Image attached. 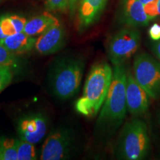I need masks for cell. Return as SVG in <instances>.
I'll return each instance as SVG.
<instances>
[{
  "label": "cell",
  "instance_id": "1",
  "mask_svg": "<svg viewBox=\"0 0 160 160\" xmlns=\"http://www.w3.org/2000/svg\"><path fill=\"white\" fill-rule=\"evenodd\" d=\"M111 86L97 122L100 133L109 134L120 127L128 111L126 102V81L128 69L125 64L113 65Z\"/></svg>",
  "mask_w": 160,
  "mask_h": 160
},
{
  "label": "cell",
  "instance_id": "2",
  "mask_svg": "<svg viewBox=\"0 0 160 160\" xmlns=\"http://www.w3.org/2000/svg\"><path fill=\"white\" fill-rule=\"evenodd\" d=\"M83 58L65 55L52 63L48 80L52 94L60 100H68L79 92L85 71Z\"/></svg>",
  "mask_w": 160,
  "mask_h": 160
},
{
  "label": "cell",
  "instance_id": "3",
  "mask_svg": "<svg viewBox=\"0 0 160 160\" xmlns=\"http://www.w3.org/2000/svg\"><path fill=\"white\" fill-rule=\"evenodd\" d=\"M112 77L113 68L108 63L95 64L86 79L82 95L75 104L77 112L86 117H95L105 102Z\"/></svg>",
  "mask_w": 160,
  "mask_h": 160
},
{
  "label": "cell",
  "instance_id": "4",
  "mask_svg": "<svg viewBox=\"0 0 160 160\" xmlns=\"http://www.w3.org/2000/svg\"><path fill=\"white\" fill-rule=\"evenodd\" d=\"M151 148L148 129L142 119L134 117L125 124L117 145L118 159L142 160L148 155Z\"/></svg>",
  "mask_w": 160,
  "mask_h": 160
},
{
  "label": "cell",
  "instance_id": "5",
  "mask_svg": "<svg viewBox=\"0 0 160 160\" xmlns=\"http://www.w3.org/2000/svg\"><path fill=\"white\" fill-rule=\"evenodd\" d=\"M77 138L74 130L68 127L56 128L50 132L42 148L40 159H69L77 148Z\"/></svg>",
  "mask_w": 160,
  "mask_h": 160
},
{
  "label": "cell",
  "instance_id": "6",
  "mask_svg": "<svg viewBox=\"0 0 160 160\" xmlns=\"http://www.w3.org/2000/svg\"><path fill=\"white\" fill-rule=\"evenodd\" d=\"M141 34L136 27L126 26L112 35L107 44V53L112 65L125 64L139 49Z\"/></svg>",
  "mask_w": 160,
  "mask_h": 160
},
{
  "label": "cell",
  "instance_id": "7",
  "mask_svg": "<svg viewBox=\"0 0 160 160\" xmlns=\"http://www.w3.org/2000/svg\"><path fill=\"white\" fill-rule=\"evenodd\" d=\"M133 75L151 99H160V62L147 53L137 55L133 60Z\"/></svg>",
  "mask_w": 160,
  "mask_h": 160
},
{
  "label": "cell",
  "instance_id": "8",
  "mask_svg": "<svg viewBox=\"0 0 160 160\" xmlns=\"http://www.w3.org/2000/svg\"><path fill=\"white\" fill-rule=\"evenodd\" d=\"M48 130V119L41 113H34L20 117L17 131L20 139L37 144L45 137Z\"/></svg>",
  "mask_w": 160,
  "mask_h": 160
},
{
  "label": "cell",
  "instance_id": "9",
  "mask_svg": "<svg viewBox=\"0 0 160 160\" xmlns=\"http://www.w3.org/2000/svg\"><path fill=\"white\" fill-rule=\"evenodd\" d=\"M150 96L128 70L126 81V102L128 111L133 117H142L148 113L150 108Z\"/></svg>",
  "mask_w": 160,
  "mask_h": 160
},
{
  "label": "cell",
  "instance_id": "10",
  "mask_svg": "<svg viewBox=\"0 0 160 160\" xmlns=\"http://www.w3.org/2000/svg\"><path fill=\"white\" fill-rule=\"evenodd\" d=\"M65 44L66 32L58 22L37 38L34 50L41 55H51L60 51Z\"/></svg>",
  "mask_w": 160,
  "mask_h": 160
},
{
  "label": "cell",
  "instance_id": "11",
  "mask_svg": "<svg viewBox=\"0 0 160 160\" xmlns=\"http://www.w3.org/2000/svg\"><path fill=\"white\" fill-rule=\"evenodd\" d=\"M120 19L126 26L136 28L148 25L151 21L139 0H122Z\"/></svg>",
  "mask_w": 160,
  "mask_h": 160
},
{
  "label": "cell",
  "instance_id": "12",
  "mask_svg": "<svg viewBox=\"0 0 160 160\" xmlns=\"http://www.w3.org/2000/svg\"><path fill=\"white\" fill-rule=\"evenodd\" d=\"M107 2L108 0H81L78 11L80 30L88 28L97 21Z\"/></svg>",
  "mask_w": 160,
  "mask_h": 160
},
{
  "label": "cell",
  "instance_id": "13",
  "mask_svg": "<svg viewBox=\"0 0 160 160\" xmlns=\"http://www.w3.org/2000/svg\"><path fill=\"white\" fill-rule=\"evenodd\" d=\"M37 38L27 35L24 32L9 36L5 39L0 40V43L2 44L10 51L14 54L27 53L34 50Z\"/></svg>",
  "mask_w": 160,
  "mask_h": 160
},
{
  "label": "cell",
  "instance_id": "14",
  "mask_svg": "<svg viewBox=\"0 0 160 160\" xmlns=\"http://www.w3.org/2000/svg\"><path fill=\"white\" fill-rule=\"evenodd\" d=\"M58 22L59 21L57 17L45 12L27 20L23 32L31 37L39 36Z\"/></svg>",
  "mask_w": 160,
  "mask_h": 160
},
{
  "label": "cell",
  "instance_id": "15",
  "mask_svg": "<svg viewBox=\"0 0 160 160\" xmlns=\"http://www.w3.org/2000/svg\"><path fill=\"white\" fill-rule=\"evenodd\" d=\"M27 19L17 14H5L0 17V30L6 38L23 32Z\"/></svg>",
  "mask_w": 160,
  "mask_h": 160
},
{
  "label": "cell",
  "instance_id": "16",
  "mask_svg": "<svg viewBox=\"0 0 160 160\" xmlns=\"http://www.w3.org/2000/svg\"><path fill=\"white\" fill-rule=\"evenodd\" d=\"M0 160H18L16 139L0 138Z\"/></svg>",
  "mask_w": 160,
  "mask_h": 160
},
{
  "label": "cell",
  "instance_id": "17",
  "mask_svg": "<svg viewBox=\"0 0 160 160\" xmlns=\"http://www.w3.org/2000/svg\"><path fill=\"white\" fill-rule=\"evenodd\" d=\"M18 160L37 159V153L34 144L22 139H16Z\"/></svg>",
  "mask_w": 160,
  "mask_h": 160
},
{
  "label": "cell",
  "instance_id": "18",
  "mask_svg": "<svg viewBox=\"0 0 160 160\" xmlns=\"http://www.w3.org/2000/svg\"><path fill=\"white\" fill-rule=\"evenodd\" d=\"M19 64V59L16 57V54L0 43V65L7 66L15 71Z\"/></svg>",
  "mask_w": 160,
  "mask_h": 160
},
{
  "label": "cell",
  "instance_id": "19",
  "mask_svg": "<svg viewBox=\"0 0 160 160\" xmlns=\"http://www.w3.org/2000/svg\"><path fill=\"white\" fill-rule=\"evenodd\" d=\"M13 71L7 66L0 65V93L8 86L13 80Z\"/></svg>",
  "mask_w": 160,
  "mask_h": 160
},
{
  "label": "cell",
  "instance_id": "20",
  "mask_svg": "<svg viewBox=\"0 0 160 160\" xmlns=\"http://www.w3.org/2000/svg\"><path fill=\"white\" fill-rule=\"evenodd\" d=\"M50 11L65 12L69 11V0H46Z\"/></svg>",
  "mask_w": 160,
  "mask_h": 160
},
{
  "label": "cell",
  "instance_id": "21",
  "mask_svg": "<svg viewBox=\"0 0 160 160\" xmlns=\"http://www.w3.org/2000/svg\"><path fill=\"white\" fill-rule=\"evenodd\" d=\"M148 35L151 39L153 41L160 40V25L155 23L152 25L148 30Z\"/></svg>",
  "mask_w": 160,
  "mask_h": 160
},
{
  "label": "cell",
  "instance_id": "22",
  "mask_svg": "<svg viewBox=\"0 0 160 160\" xmlns=\"http://www.w3.org/2000/svg\"><path fill=\"white\" fill-rule=\"evenodd\" d=\"M151 49L153 53L160 61V40L155 41V42L151 44Z\"/></svg>",
  "mask_w": 160,
  "mask_h": 160
},
{
  "label": "cell",
  "instance_id": "23",
  "mask_svg": "<svg viewBox=\"0 0 160 160\" xmlns=\"http://www.w3.org/2000/svg\"><path fill=\"white\" fill-rule=\"evenodd\" d=\"M78 4H79V0H69V11L71 12V15L74 14Z\"/></svg>",
  "mask_w": 160,
  "mask_h": 160
},
{
  "label": "cell",
  "instance_id": "24",
  "mask_svg": "<svg viewBox=\"0 0 160 160\" xmlns=\"http://www.w3.org/2000/svg\"><path fill=\"white\" fill-rule=\"evenodd\" d=\"M155 2H156V7H157L158 17H160V0H156Z\"/></svg>",
  "mask_w": 160,
  "mask_h": 160
},
{
  "label": "cell",
  "instance_id": "25",
  "mask_svg": "<svg viewBox=\"0 0 160 160\" xmlns=\"http://www.w3.org/2000/svg\"><path fill=\"white\" fill-rule=\"evenodd\" d=\"M140 2H141L143 4V5H145V4H148L149 2H153L155 1V0H139Z\"/></svg>",
  "mask_w": 160,
  "mask_h": 160
},
{
  "label": "cell",
  "instance_id": "26",
  "mask_svg": "<svg viewBox=\"0 0 160 160\" xmlns=\"http://www.w3.org/2000/svg\"><path fill=\"white\" fill-rule=\"evenodd\" d=\"M5 1H6V0H0V5H1V4H2Z\"/></svg>",
  "mask_w": 160,
  "mask_h": 160
},
{
  "label": "cell",
  "instance_id": "27",
  "mask_svg": "<svg viewBox=\"0 0 160 160\" xmlns=\"http://www.w3.org/2000/svg\"><path fill=\"white\" fill-rule=\"evenodd\" d=\"M158 117H159V125H160V112L159 113V116H158Z\"/></svg>",
  "mask_w": 160,
  "mask_h": 160
}]
</instances>
